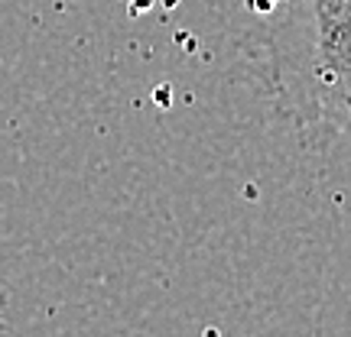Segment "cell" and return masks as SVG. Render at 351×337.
<instances>
[{"label": "cell", "instance_id": "7a4b0ae2", "mask_svg": "<svg viewBox=\"0 0 351 337\" xmlns=\"http://www.w3.org/2000/svg\"><path fill=\"white\" fill-rule=\"evenodd\" d=\"M0 337H16L10 325V314H7V299L0 295Z\"/></svg>", "mask_w": 351, "mask_h": 337}, {"label": "cell", "instance_id": "3957f363", "mask_svg": "<svg viewBox=\"0 0 351 337\" xmlns=\"http://www.w3.org/2000/svg\"><path fill=\"white\" fill-rule=\"evenodd\" d=\"M348 120H351V107H348Z\"/></svg>", "mask_w": 351, "mask_h": 337}, {"label": "cell", "instance_id": "6da1fadb", "mask_svg": "<svg viewBox=\"0 0 351 337\" xmlns=\"http://www.w3.org/2000/svg\"><path fill=\"white\" fill-rule=\"evenodd\" d=\"M313 59L309 72L319 87L345 111L351 107V0H309Z\"/></svg>", "mask_w": 351, "mask_h": 337}]
</instances>
